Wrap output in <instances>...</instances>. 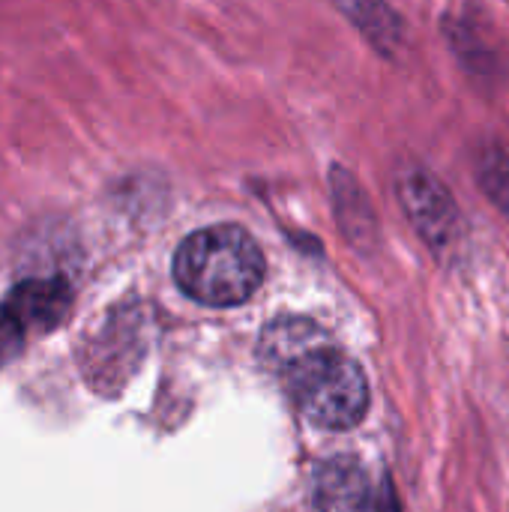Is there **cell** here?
<instances>
[{"instance_id":"4","label":"cell","mask_w":509,"mask_h":512,"mask_svg":"<svg viewBox=\"0 0 509 512\" xmlns=\"http://www.w3.org/2000/svg\"><path fill=\"white\" fill-rule=\"evenodd\" d=\"M399 195L402 204L408 210V216L420 225V231L441 243L453 234L456 228V210L450 204V195L444 192V186L438 180H432L426 171H405L399 180Z\"/></svg>"},{"instance_id":"6","label":"cell","mask_w":509,"mask_h":512,"mask_svg":"<svg viewBox=\"0 0 509 512\" xmlns=\"http://www.w3.org/2000/svg\"><path fill=\"white\" fill-rule=\"evenodd\" d=\"M24 333L18 330V324L12 321V315L6 312V306H0V369L15 360V354L21 351Z\"/></svg>"},{"instance_id":"5","label":"cell","mask_w":509,"mask_h":512,"mask_svg":"<svg viewBox=\"0 0 509 512\" xmlns=\"http://www.w3.org/2000/svg\"><path fill=\"white\" fill-rule=\"evenodd\" d=\"M318 504L321 512H366L369 492L363 471L351 462H330L318 477Z\"/></svg>"},{"instance_id":"3","label":"cell","mask_w":509,"mask_h":512,"mask_svg":"<svg viewBox=\"0 0 509 512\" xmlns=\"http://www.w3.org/2000/svg\"><path fill=\"white\" fill-rule=\"evenodd\" d=\"M3 306L24 336H45L66 321L72 288L63 276H33L18 282Z\"/></svg>"},{"instance_id":"1","label":"cell","mask_w":509,"mask_h":512,"mask_svg":"<svg viewBox=\"0 0 509 512\" xmlns=\"http://www.w3.org/2000/svg\"><path fill=\"white\" fill-rule=\"evenodd\" d=\"M285 339L270 333V357L288 378L297 408L321 429H351L363 420L369 387L360 366L333 351L309 324L279 327Z\"/></svg>"},{"instance_id":"7","label":"cell","mask_w":509,"mask_h":512,"mask_svg":"<svg viewBox=\"0 0 509 512\" xmlns=\"http://www.w3.org/2000/svg\"><path fill=\"white\" fill-rule=\"evenodd\" d=\"M378 512H399V507H396V498H393V492H384L381 495V510Z\"/></svg>"},{"instance_id":"2","label":"cell","mask_w":509,"mask_h":512,"mask_svg":"<svg viewBox=\"0 0 509 512\" xmlns=\"http://www.w3.org/2000/svg\"><path fill=\"white\" fill-rule=\"evenodd\" d=\"M174 279L186 297L204 306H240L264 279V255L243 228L213 225L180 243Z\"/></svg>"}]
</instances>
